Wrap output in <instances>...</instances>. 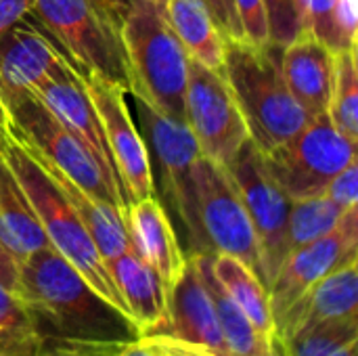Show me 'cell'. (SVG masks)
Wrapping results in <instances>:
<instances>
[{
	"label": "cell",
	"mask_w": 358,
	"mask_h": 356,
	"mask_svg": "<svg viewBox=\"0 0 358 356\" xmlns=\"http://www.w3.org/2000/svg\"><path fill=\"white\" fill-rule=\"evenodd\" d=\"M0 124L44 168L67 176L120 212L126 208L120 189L99 162L31 92L0 97Z\"/></svg>",
	"instance_id": "cell-6"
},
{
	"label": "cell",
	"mask_w": 358,
	"mask_h": 356,
	"mask_svg": "<svg viewBox=\"0 0 358 356\" xmlns=\"http://www.w3.org/2000/svg\"><path fill=\"white\" fill-rule=\"evenodd\" d=\"M185 124L193 132L201 155L222 168L250 141V130L224 73L191 59L185 90Z\"/></svg>",
	"instance_id": "cell-11"
},
{
	"label": "cell",
	"mask_w": 358,
	"mask_h": 356,
	"mask_svg": "<svg viewBox=\"0 0 358 356\" xmlns=\"http://www.w3.org/2000/svg\"><path fill=\"white\" fill-rule=\"evenodd\" d=\"M143 128V141L149 151L151 170H157L155 197L164 210H172L197 252V164L201 151L185 122L170 120L134 99ZM191 252V254H193Z\"/></svg>",
	"instance_id": "cell-7"
},
{
	"label": "cell",
	"mask_w": 358,
	"mask_h": 356,
	"mask_svg": "<svg viewBox=\"0 0 358 356\" xmlns=\"http://www.w3.org/2000/svg\"><path fill=\"white\" fill-rule=\"evenodd\" d=\"M0 157L10 168L19 187L23 189L46 239L48 245L59 252L103 298L113 311L130 321L126 304L113 283L107 262L99 254L94 241L90 239L86 227L78 218L76 210L69 206L52 176L44 166L34 159L0 124ZM134 327V325H132Z\"/></svg>",
	"instance_id": "cell-3"
},
{
	"label": "cell",
	"mask_w": 358,
	"mask_h": 356,
	"mask_svg": "<svg viewBox=\"0 0 358 356\" xmlns=\"http://www.w3.org/2000/svg\"><path fill=\"white\" fill-rule=\"evenodd\" d=\"M117 15L130 94L153 111L185 122L189 57L168 21L166 0H117Z\"/></svg>",
	"instance_id": "cell-2"
},
{
	"label": "cell",
	"mask_w": 358,
	"mask_h": 356,
	"mask_svg": "<svg viewBox=\"0 0 358 356\" xmlns=\"http://www.w3.org/2000/svg\"><path fill=\"white\" fill-rule=\"evenodd\" d=\"M334 126L352 143L358 136L357 48L334 52V86L327 107Z\"/></svg>",
	"instance_id": "cell-25"
},
{
	"label": "cell",
	"mask_w": 358,
	"mask_h": 356,
	"mask_svg": "<svg viewBox=\"0 0 358 356\" xmlns=\"http://www.w3.org/2000/svg\"><path fill=\"white\" fill-rule=\"evenodd\" d=\"M344 214H346V208L331 201L327 195L292 201L289 216H287V248H289V252L331 233L340 225Z\"/></svg>",
	"instance_id": "cell-26"
},
{
	"label": "cell",
	"mask_w": 358,
	"mask_h": 356,
	"mask_svg": "<svg viewBox=\"0 0 358 356\" xmlns=\"http://www.w3.org/2000/svg\"><path fill=\"white\" fill-rule=\"evenodd\" d=\"M268 19V38L277 48H285L300 36V19L296 0H264Z\"/></svg>",
	"instance_id": "cell-30"
},
{
	"label": "cell",
	"mask_w": 358,
	"mask_h": 356,
	"mask_svg": "<svg viewBox=\"0 0 358 356\" xmlns=\"http://www.w3.org/2000/svg\"><path fill=\"white\" fill-rule=\"evenodd\" d=\"M222 73L250 138L264 153L296 136L313 118L298 105L281 71V48L227 40Z\"/></svg>",
	"instance_id": "cell-4"
},
{
	"label": "cell",
	"mask_w": 358,
	"mask_h": 356,
	"mask_svg": "<svg viewBox=\"0 0 358 356\" xmlns=\"http://www.w3.org/2000/svg\"><path fill=\"white\" fill-rule=\"evenodd\" d=\"M42 336L15 290L0 283V340H27Z\"/></svg>",
	"instance_id": "cell-29"
},
{
	"label": "cell",
	"mask_w": 358,
	"mask_h": 356,
	"mask_svg": "<svg viewBox=\"0 0 358 356\" xmlns=\"http://www.w3.org/2000/svg\"><path fill=\"white\" fill-rule=\"evenodd\" d=\"M233 2H235V10H237V19L241 25L243 40L254 44V46L271 44L264 0H233Z\"/></svg>",
	"instance_id": "cell-31"
},
{
	"label": "cell",
	"mask_w": 358,
	"mask_h": 356,
	"mask_svg": "<svg viewBox=\"0 0 358 356\" xmlns=\"http://www.w3.org/2000/svg\"><path fill=\"white\" fill-rule=\"evenodd\" d=\"M31 6L34 0H0V36L6 34L19 21L27 19Z\"/></svg>",
	"instance_id": "cell-36"
},
{
	"label": "cell",
	"mask_w": 358,
	"mask_h": 356,
	"mask_svg": "<svg viewBox=\"0 0 358 356\" xmlns=\"http://www.w3.org/2000/svg\"><path fill=\"white\" fill-rule=\"evenodd\" d=\"M168 313L170 329L166 334L212 350L214 355L231 356L222 336L214 300L191 258L187 260L180 279L168 294Z\"/></svg>",
	"instance_id": "cell-18"
},
{
	"label": "cell",
	"mask_w": 358,
	"mask_h": 356,
	"mask_svg": "<svg viewBox=\"0 0 358 356\" xmlns=\"http://www.w3.org/2000/svg\"><path fill=\"white\" fill-rule=\"evenodd\" d=\"M355 258H358V206L346 210L331 233L287 254L266 290L275 323L317 281Z\"/></svg>",
	"instance_id": "cell-13"
},
{
	"label": "cell",
	"mask_w": 358,
	"mask_h": 356,
	"mask_svg": "<svg viewBox=\"0 0 358 356\" xmlns=\"http://www.w3.org/2000/svg\"><path fill=\"white\" fill-rule=\"evenodd\" d=\"M287 346L292 356H357L358 317L313 327Z\"/></svg>",
	"instance_id": "cell-27"
},
{
	"label": "cell",
	"mask_w": 358,
	"mask_h": 356,
	"mask_svg": "<svg viewBox=\"0 0 358 356\" xmlns=\"http://www.w3.org/2000/svg\"><path fill=\"white\" fill-rule=\"evenodd\" d=\"M29 19L52 40L73 71L96 73L130 92L117 0H34Z\"/></svg>",
	"instance_id": "cell-5"
},
{
	"label": "cell",
	"mask_w": 358,
	"mask_h": 356,
	"mask_svg": "<svg viewBox=\"0 0 358 356\" xmlns=\"http://www.w3.org/2000/svg\"><path fill=\"white\" fill-rule=\"evenodd\" d=\"M44 170L52 176V180L57 183V187L61 189V193L65 195L69 206L76 210L78 218L86 227L90 239L94 241L99 254L103 256V260L107 264L111 260H115L117 256H122L124 252L132 250L128 227L117 208L92 197L90 193H86L80 185H76L67 176H63L55 170H48V168H44Z\"/></svg>",
	"instance_id": "cell-21"
},
{
	"label": "cell",
	"mask_w": 358,
	"mask_h": 356,
	"mask_svg": "<svg viewBox=\"0 0 358 356\" xmlns=\"http://www.w3.org/2000/svg\"><path fill=\"white\" fill-rule=\"evenodd\" d=\"M107 266L138 338L166 334L170 329V313L168 294L159 275L134 252V248Z\"/></svg>",
	"instance_id": "cell-19"
},
{
	"label": "cell",
	"mask_w": 358,
	"mask_h": 356,
	"mask_svg": "<svg viewBox=\"0 0 358 356\" xmlns=\"http://www.w3.org/2000/svg\"><path fill=\"white\" fill-rule=\"evenodd\" d=\"M122 218L134 252L159 275L166 294H170L189 260L180 248L172 218L155 195L128 204L122 210Z\"/></svg>",
	"instance_id": "cell-17"
},
{
	"label": "cell",
	"mask_w": 358,
	"mask_h": 356,
	"mask_svg": "<svg viewBox=\"0 0 358 356\" xmlns=\"http://www.w3.org/2000/svg\"><path fill=\"white\" fill-rule=\"evenodd\" d=\"M153 340V344L164 353V356H218L212 350H206L197 344H189L185 340H178L170 334H153L147 336Z\"/></svg>",
	"instance_id": "cell-35"
},
{
	"label": "cell",
	"mask_w": 358,
	"mask_h": 356,
	"mask_svg": "<svg viewBox=\"0 0 358 356\" xmlns=\"http://www.w3.org/2000/svg\"><path fill=\"white\" fill-rule=\"evenodd\" d=\"M73 73L82 82L96 111L126 204L153 197L155 183H153L149 151L141 130L136 128L130 115L126 103V90L120 84L109 82L96 73H84V71H73Z\"/></svg>",
	"instance_id": "cell-12"
},
{
	"label": "cell",
	"mask_w": 358,
	"mask_h": 356,
	"mask_svg": "<svg viewBox=\"0 0 358 356\" xmlns=\"http://www.w3.org/2000/svg\"><path fill=\"white\" fill-rule=\"evenodd\" d=\"M197 252L233 256L260 277L258 239L239 191L227 168L203 155L197 164Z\"/></svg>",
	"instance_id": "cell-10"
},
{
	"label": "cell",
	"mask_w": 358,
	"mask_h": 356,
	"mask_svg": "<svg viewBox=\"0 0 358 356\" xmlns=\"http://www.w3.org/2000/svg\"><path fill=\"white\" fill-rule=\"evenodd\" d=\"M262 159L292 201L323 195L336 174L357 162V143L348 141L327 113L315 115L296 136L264 151Z\"/></svg>",
	"instance_id": "cell-8"
},
{
	"label": "cell",
	"mask_w": 358,
	"mask_h": 356,
	"mask_svg": "<svg viewBox=\"0 0 358 356\" xmlns=\"http://www.w3.org/2000/svg\"><path fill=\"white\" fill-rule=\"evenodd\" d=\"M0 283H4L10 290H15L17 285V262L4 252L2 245H0Z\"/></svg>",
	"instance_id": "cell-39"
},
{
	"label": "cell",
	"mask_w": 358,
	"mask_h": 356,
	"mask_svg": "<svg viewBox=\"0 0 358 356\" xmlns=\"http://www.w3.org/2000/svg\"><path fill=\"white\" fill-rule=\"evenodd\" d=\"M212 256V273L227 296L237 304V308L245 315L252 327L268 340L281 338L277 323L271 313L268 292L262 279L241 260L222 254Z\"/></svg>",
	"instance_id": "cell-24"
},
{
	"label": "cell",
	"mask_w": 358,
	"mask_h": 356,
	"mask_svg": "<svg viewBox=\"0 0 358 356\" xmlns=\"http://www.w3.org/2000/svg\"><path fill=\"white\" fill-rule=\"evenodd\" d=\"M296 6L300 19V34L306 31L315 36L317 40L327 44L334 52H342L350 48L338 29V21H336L338 0H296Z\"/></svg>",
	"instance_id": "cell-28"
},
{
	"label": "cell",
	"mask_w": 358,
	"mask_h": 356,
	"mask_svg": "<svg viewBox=\"0 0 358 356\" xmlns=\"http://www.w3.org/2000/svg\"><path fill=\"white\" fill-rule=\"evenodd\" d=\"M44 336L27 340H0V356H36Z\"/></svg>",
	"instance_id": "cell-37"
},
{
	"label": "cell",
	"mask_w": 358,
	"mask_h": 356,
	"mask_svg": "<svg viewBox=\"0 0 358 356\" xmlns=\"http://www.w3.org/2000/svg\"><path fill=\"white\" fill-rule=\"evenodd\" d=\"M65 65L52 40L27 17L0 36V97L29 92Z\"/></svg>",
	"instance_id": "cell-15"
},
{
	"label": "cell",
	"mask_w": 358,
	"mask_h": 356,
	"mask_svg": "<svg viewBox=\"0 0 358 356\" xmlns=\"http://www.w3.org/2000/svg\"><path fill=\"white\" fill-rule=\"evenodd\" d=\"M358 317V258L338 266L317 281L279 319L277 329L285 344L323 323Z\"/></svg>",
	"instance_id": "cell-16"
},
{
	"label": "cell",
	"mask_w": 358,
	"mask_h": 356,
	"mask_svg": "<svg viewBox=\"0 0 358 356\" xmlns=\"http://www.w3.org/2000/svg\"><path fill=\"white\" fill-rule=\"evenodd\" d=\"M357 191H358V164L352 162L348 164L340 174H336L331 178V183L327 185L325 193L331 201L340 204L342 208H352L357 206Z\"/></svg>",
	"instance_id": "cell-33"
},
{
	"label": "cell",
	"mask_w": 358,
	"mask_h": 356,
	"mask_svg": "<svg viewBox=\"0 0 358 356\" xmlns=\"http://www.w3.org/2000/svg\"><path fill=\"white\" fill-rule=\"evenodd\" d=\"M254 227L260 252V279L268 290L277 271L289 254L287 216L292 199L268 172L262 151L250 138L227 166Z\"/></svg>",
	"instance_id": "cell-9"
},
{
	"label": "cell",
	"mask_w": 358,
	"mask_h": 356,
	"mask_svg": "<svg viewBox=\"0 0 358 356\" xmlns=\"http://www.w3.org/2000/svg\"><path fill=\"white\" fill-rule=\"evenodd\" d=\"M113 356H164V353L153 344L151 338L143 336V338H134L126 342Z\"/></svg>",
	"instance_id": "cell-38"
},
{
	"label": "cell",
	"mask_w": 358,
	"mask_h": 356,
	"mask_svg": "<svg viewBox=\"0 0 358 356\" xmlns=\"http://www.w3.org/2000/svg\"><path fill=\"white\" fill-rule=\"evenodd\" d=\"M15 292L42 336L78 342H130L138 338L132 323L99 298L50 245L17 264Z\"/></svg>",
	"instance_id": "cell-1"
},
{
	"label": "cell",
	"mask_w": 358,
	"mask_h": 356,
	"mask_svg": "<svg viewBox=\"0 0 358 356\" xmlns=\"http://www.w3.org/2000/svg\"><path fill=\"white\" fill-rule=\"evenodd\" d=\"M29 92L86 147V151L99 162V166L115 183V187L120 189V193L124 197L115 166L111 162V155H109V149L105 143L101 122L96 118V111L84 90L82 82L73 73L71 65L67 63L59 73L50 76L48 80L38 84ZM124 201H126V197H124Z\"/></svg>",
	"instance_id": "cell-14"
},
{
	"label": "cell",
	"mask_w": 358,
	"mask_h": 356,
	"mask_svg": "<svg viewBox=\"0 0 358 356\" xmlns=\"http://www.w3.org/2000/svg\"><path fill=\"white\" fill-rule=\"evenodd\" d=\"M166 15L187 57L208 69L222 71L227 38L203 0H166Z\"/></svg>",
	"instance_id": "cell-23"
},
{
	"label": "cell",
	"mask_w": 358,
	"mask_h": 356,
	"mask_svg": "<svg viewBox=\"0 0 358 356\" xmlns=\"http://www.w3.org/2000/svg\"><path fill=\"white\" fill-rule=\"evenodd\" d=\"M281 71L298 105L310 115L327 113L334 86V50L302 31L281 48Z\"/></svg>",
	"instance_id": "cell-20"
},
{
	"label": "cell",
	"mask_w": 358,
	"mask_h": 356,
	"mask_svg": "<svg viewBox=\"0 0 358 356\" xmlns=\"http://www.w3.org/2000/svg\"><path fill=\"white\" fill-rule=\"evenodd\" d=\"M0 245L21 264L34 252L48 248V239L10 168L0 157Z\"/></svg>",
	"instance_id": "cell-22"
},
{
	"label": "cell",
	"mask_w": 358,
	"mask_h": 356,
	"mask_svg": "<svg viewBox=\"0 0 358 356\" xmlns=\"http://www.w3.org/2000/svg\"><path fill=\"white\" fill-rule=\"evenodd\" d=\"M126 342H78L63 338H42L36 356H113Z\"/></svg>",
	"instance_id": "cell-32"
},
{
	"label": "cell",
	"mask_w": 358,
	"mask_h": 356,
	"mask_svg": "<svg viewBox=\"0 0 358 356\" xmlns=\"http://www.w3.org/2000/svg\"><path fill=\"white\" fill-rule=\"evenodd\" d=\"M203 4L214 15L216 23H218V27H220V31H222V36L227 40H243L241 25H239L233 0H203Z\"/></svg>",
	"instance_id": "cell-34"
}]
</instances>
